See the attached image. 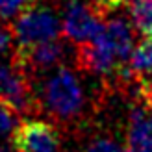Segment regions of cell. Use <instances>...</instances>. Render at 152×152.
<instances>
[{
	"label": "cell",
	"mask_w": 152,
	"mask_h": 152,
	"mask_svg": "<svg viewBox=\"0 0 152 152\" xmlns=\"http://www.w3.org/2000/svg\"><path fill=\"white\" fill-rule=\"evenodd\" d=\"M137 95L141 98V104L152 111V74L137 76Z\"/></svg>",
	"instance_id": "4fadbf2b"
},
{
	"label": "cell",
	"mask_w": 152,
	"mask_h": 152,
	"mask_svg": "<svg viewBox=\"0 0 152 152\" xmlns=\"http://www.w3.org/2000/svg\"><path fill=\"white\" fill-rule=\"evenodd\" d=\"M87 152H123V150L111 139H96L89 145Z\"/></svg>",
	"instance_id": "5bb4252c"
},
{
	"label": "cell",
	"mask_w": 152,
	"mask_h": 152,
	"mask_svg": "<svg viewBox=\"0 0 152 152\" xmlns=\"http://www.w3.org/2000/svg\"><path fill=\"white\" fill-rule=\"evenodd\" d=\"M100 15L93 4H83L82 0L69 2L63 17V35L78 47L93 41L104 28Z\"/></svg>",
	"instance_id": "277c9868"
},
{
	"label": "cell",
	"mask_w": 152,
	"mask_h": 152,
	"mask_svg": "<svg viewBox=\"0 0 152 152\" xmlns=\"http://www.w3.org/2000/svg\"><path fill=\"white\" fill-rule=\"evenodd\" d=\"M71 2H76V0H71Z\"/></svg>",
	"instance_id": "9a60e30c"
},
{
	"label": "cell",
	"mask_w": 152,
	"mask_h": 152,
	"mask_svg": "<svg viewBox=\"0 0 152 152\" xmlns=\"http://www.w3.org/2000/svg\"><path fill=\"white\" fill-rule=\"evenodd\" d=\"M34 6L35 0H0V20L7 22L11 19H19Z\"/></svg>",
	"instance_id": "8fae6325"
},
{
	"label": "cell",
	"mask_w": 152,
	"mask_h": 152,
	"mask_svg": "<svg viewBox=\"0 0 152 152\" xmlns=\"http://www.w3.org/2000/svg\"><path fill=\"white\" fill-rule=\"evenodd\" d=\"M13 32L19 48L54 41L63 32V22L47 6H34L13 22Z\"/></svg>",
	"instance_id": "7a4b0ae2"
},
{
	"label": "cell",
	"mask_w": 152,
	"mask_h": 152,
	"mask_svg": "<svg viewBox=\"0 0 152 152\" xmlns=\"http://www.w3.org/2000/svg\"><path fill=\"white\" fill-rule=\"evenodd\" d=\"M130 67L135 76H148L152 74V35L145 37L137 47L134 48L130 59Z\"/></svg>",
	"instance_id": "ba28073f"
},
{
	"label": "cell",
	"mask_w": 152,
	"mask_h": 152,
	"mask_svg": "<svg viewBox=\"0 0 152 152\" xmlns=\"http://www.w3.org/2000/svg\"><path fill=\"white\" fill-rule=\"evenodd\" d=\"M130 17L134 28L145 37L152 35V0H139L130 7Z\"/></svg>",
	"instance_id": "9c48e42d"
},
{
	"label": "cell",
	"mask_w": 152,
	"mask_h": 152,
	"mask_svg": "<svg viewBox=\"0 0 152 152\" xmlns=\"http://www.w3.org/2000/svg\"><path fill=\"white\" fill-rule=\"evenodd\" d=\"M63 54H65L63 45L58 39H54V41L34 45V47H28V48H17L11 61L22 67L26 72L28 71H45V69H50V67L58 65L61 61Z\"/></svg>",
	"instance_id": "8992f818"
},
{
	"label": "cell",
	"mask_w": 152,
	"mask_h": 152,
	"mask_svg": "<svg viewBox=\"0 0 152 152\" xmlns=\"http://www.w3.org/2000/svg\"><path fill=\"white\" fill-rule=\"evenodd\" d=\"M0 98L17 113H30L37 106L28 72L11 59L0 61Z\"/></svg>",
	"instance_id": "3957f363"
},
{
	"label": "cell",
	"mask_w": 152,
	"mask_h": 152,
	"mask_svg": "<svg viewBox=\"0 0 152 152\" xmlns=\"http://www.w3.org/2000/svg\"><path fill=\"white\" fill-rule=\"evenodd\" d=\"M19 115L10 104H6L0 98V141L13 139L15 130L19 128Z\"/></svg>",
	"instance_id": "30bf717a"
},
{
	"label": "cell",
	"mask_w": 152,
	"mask_h": 152,
	"mask_svg": "<svg viewBox=\"0 0 152 152\" xmlns=\"http://www.w3.org/2000/svg\"><path fill=\"white\" fill-rule=\"evenodd\" d=\"M19 45H17V37L13 32V24L0 20V58H7L13 59L15 52H17Z\"/></svg>",
	"instance_id": "7c38bea8"
},
{
	"label": "cell",
	"mask_w": 152,
	"mask_h": 152,
	"mask_svg": "<svg viewBox=\"0 0 152 152\" xmlns=\"http://www.w3.org/2000/svg\"><path fill=\"white\" fill-rule=\"evenodd\" d=\"M15 152H59L58 130L43 121L20 123L13 134Z\"/></svg>",
	"instance_id": "5b68a950"
},
{
	"label": "cell",
	"mask_w": 152,
	"mask_h": 152,
	"mask_svg": "<svg viewBox=\"0 0 152 152\" xmlns=\"http://www.w3.org/2000/svg\"><path fill=\"white\" fill-rule=\"evenodd\" d=\"M143 104H137L130 111L128 145L124 152H152V115Z\"/></svg>",
	"instance_id": "52a82bcc"
},
{
	"label": "cell",
	"mask_w": 152,
	"mask_h": 152,
	"mask_svg": "<svg viewBox=\"0 0 152 152\" xmlns=\"http://www.w3.org/2000/svg\"><path fill=\"white\" fill-rule=\"evenodd\" d=\"M43 104L58 121H71L80 115L83 108V91L76 74L67 67L58 69L48 76L43 86Z\"/></svg>",
	"instance_id": "6da1fadb"
}]
</instances>
